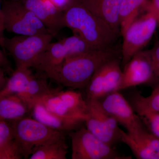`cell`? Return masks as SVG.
Wrapping results in <instances>:
<instances>
[{
  "label": "cell",
  "instance_id": "cell-1",
  "mask_svg": "<svg viewBox=\"0 0 159 159\" xmlns=\"http://www.w3.org/2000/svg\"><path fill=\"white\" fill-rule=\"evenodd\" d=\"M117 57L122 58L121 51L114 45L95 49L66 58L48 77L72 89H85L94 73L101 66Z\"/></svg>",
  "mask_w": 159,
  "mask_h": 159
},
{
  "label": "cell",
  "instance_id": "cell-2",
  "mask_svg": "<svg viewBox=\"0 0 159 159\" xmlns=\"http://www.w3.org/2000/svg\"><path fill=\"white\" fill-rule=\"evenodd\" d=\"M65 27L77 33L96 49L114 45L117 35L102 20L76 0L64 11Z\"/></svg>",
  "mask_w": 159,
  "mask_h": 159
},
{
  "label": "cell",
  "instance_id": "cell-3",
  "mask_svg": "<svg viewBox=\"0 0 159 159\" xmlns=\"http://www.w3.org/2000/svg\"><path fill=\"white\" fill-rule=\"evenodd\" d=\"M14 140L24 157H29L39 146L63 138L64 132L54 130L36 119L26 117L11 122Z\"/></svg>",
  "mask_w": 159,
  "mask_h": 159
},
{
  "label": "cell",
  "instance_id": "cell-4",
  "mask_svg": "<svg viewBox=\"0 0 159 159\" xmlns=\"http://www.w3.org/2000/svg\"><path fill=\"white\" fill-rule=\"evenodd\" d=\"M149 4L145 12L139 15L122 36L121 62L123 67L134 55L148 44L156 30L158 24L157 16Z\"/></svg>",
  "mask_w": 159,
  "mask_h": 159
},
{
  "label": "cell",
  "instance_id": "cell-5",
  "mask_svg": "<svg viewBox=\"0 0 159 159\" xmlns=\"http://www.w3.org/2000/svg\"><path fill=\"white\" fill-rule=\"evenodd\" d=\"M55 36L51 33H44L17 35L11 38L6 37L3 50L9 52L14 59L16 66L31 68Z\"/></svg>",
  "mask_w": 159,
  "mask_h": 159
},
{
  "label": "cell",
  "instance_id": "cell-6",
  "mask_svg": "<svg viewBox=\"0 0 159 159\" xmlns=\"http://www.w3.org/2000/svg\"><path fill=\"white\" fill-rule=\"evenodd\" d=\"M2 11L5 31L17 35L51 33L20 1H3Z\"/></svg>",
  "mask_w": 159,
  "mask_h": 159
},
{
  "label": "cell",
  "instance_id": "cell-7",
  "mask_svg": "<svg viewBox=\"0 0 159 159\" xmlns=\"http://www.w3.org/2000/svg\"><path fill=\"white\" fill-rule=\"evenodd\" d=\"M72 159H131L95 136L84 126L71 131Z\"/></svg>",
  "mask_w": 159,
  "mask_h": 159
},
{
  "label": "cell",
  "instance_id": "cell-8",
  "mask_svg": "<svg viewBox=\"0 0 159 159\" xmlns=\"http://www.w3.org/2000/svg\"><path fill=\"white\" fill-rule=\"evenodd\" d=\"M86 127L95 136L112 147L121 141L119 123L104 109L98 100H86Z\"/></svg>",
  "mask_w": 159,
  "mask_h": 159
},
{
  "label": "cell",
  "instance_id": "cell-9",
  "mask_svg": "<svg viewBox=\"0 0 159 159\" xmlns=\"http://www.w3.org/2000/svg\"><path fill=\"white\" fill-rule=\"evenodd\" d=\"M37 103L49 111L61 116L85 120L87 102L79 92L74 90H53Z\"/></svg>",
  "mask_w": 159,
  "mask_h": 159
},
{
  "label": "cell",
  "instance_id": "cell-10",
  "mask_svg": "<svg viewBox=\"0 0 159 159\" xmlns=\"http://www.w3.org/2000/svg\"><path fill=\"white\" fill-rule=\"evenodd\" d=\"M121 57L108 61L94 73L85 88L86 100H98L115 91H119L122 81Z\"/></svg>",
  "mask_w": 159,
  "mask_h": 159
},
{
  "label": "cell",
  "instance_id": "cell-11",
  "mask_svg": "<svg viewBox=\"0 0 159 159\" xmlns=\"http://www.w3.org/2000/svg\"><path fill=\"white\" fill-rule=\"evenodd\" d=\"M98 101L102 108L124 126L129 134H134L146 128L130 102L119 91L111 93Z\"/></svg>",
  "mask_w": 159,
  "mask_h": 159
},
{
  "label": "cell",
  "instance_id": "cell-12",
  "mask_svg": "<svg viewBox=\"0 0 159 159\" xmlns=\"http://www.w3.org/2000/svg\"><path fill=\"white\" fill-rule=\"evenodd\" d=\"M154 80V74L149 50H142L134 55L123 67L119 91L142 84L152 87Z\"/></svg>",
  "mask_w": 159,
  "mask_h": 159
},
{
  "label": "cell",
  "instance_id": "cell-13",
  "mask_svg": "<svg viewBox=\"0 0 159 159\" xmlns=\"http://www.w3.org/2000/svg\"><path fill=\"white\" fill-rule=\"evenodd\" d=\"M121 141L138 159H159V139L147 128L134 134L121 131Z\"/></svg>",
  "mask_w": 159,
  "mask_h": 159
},
{
  "label": "cell",
  "instance_id": "cell-14",
  "mask_svg": "<svg viewBox=\"0 0 159 159\" xmlns=\"http://www.w3.org/2000/svg\"><path fill=\"white\" fill-rule=\"evenodd\" d=\"M52 34L56 35L65 28L64 11L57 9L48 0H21Z\"/></svg>",
  "mask_w": 159,
  "mask_h": 159
},
{
  "label": "cell",
  "instance_id": "cell-15",
  "mask_svg": "<svg viewBox=\"0 0 159 159\" xmlns=\"http://www.w3.org/2000/svg\"><path fill=\"white\" fill-rule=\"evenodd\" d=\"M93 14L102 20L120 35L119 11L122 0H78Z\"/></svg>",
  "mask_w": 159,
  "mask_h": 159
},
{
  "label": "cell",
  "instance_id": "cell-16",
  "mask_svg": "<svg viewBox=\"0 0 159 159\" xmlns=\"http://www.w3.org/2000/svg\"><path fill=\"white\" fill-rule=\"evenodd\" d=\"M31 113L34 119L54 130L64 133L75 130L84 122L82 119L67 118L53 113L40 103L33 106Z\"/></svg>",
  "mask_w": 159,
  "mask_h": 159
},
{
  "label": "cell",
  "instance_id": "cell-17",
  "mask_svg": "<svg viewBox=\"0 0 159 159\" xmlns=\"http://www.w3.org/2000/svg\"><path fill=\"white\" fill-rule=\"evenodd\" d=\"M66 56L65 48L61 40L51 43L38 58L32 68L48 77L62 63Z\"/></svg>",
  "mask_w": 159,
  "mask_h": 159
},
{
  "label": "cell",
  "instance_id": "cell-18",
  "mask_svg": "<svg viewBox=\"0 0 159 159\" xmlns=\"http://www.w3.org/2000/svg\"><path fill=\"white\" fill-rule=\"evenodd\" d=\"M32 111L19 95H9L0 98V120L13 122L27 117Z\"/></svg>",
  "mask_w": 159,
  "mask_h": 159
},
{
  "label": "cell",
  "instance_id": "cell-19",
  "mask_svg": "<svg viewBox=\"0 0 159 159\" xmlns=\"http://www.w3.org/2000/svg\"><path fill=\"white\" fill-rule=\"evenodd\" d=\"M37 75L33 74L25 90L19 96L32 110L33 106L42 98L50 93L53 89L49 86L48 77L43 73L38 72Z\"/></svg>",
  "mask_w": 159,
  "mask_h": 159
},
{
  "label": "cell",
  "instance_id": "cell-20",
  "mask_svg": "<svg viewBox=\"0 0 159 159\" xmlns=\"http://www.w3.org/2000/svg\"><path fill=\"white\" fill-rule=\"evenodd\" d=\"M150 0H122L119 11L120 35L122 36L130 24L146 10Z\"/></svg>",
  "mask_w": 159,
  "mask_h": 159
},
{
  "label": "cell",
  "instance_id": "cell-21",
  "mask_svg": "<svg viewBox=\"0 0 159 159\" xmlns=\"http://www.w3.org/2000/svg\"><path fill=\"white\" fill-rule=\"evenodd\" d=\"M33 74L30 68L16 67L5 85L0 90V98L13 94L20 95L25 89Z\"/></svg>",
  "mask_w": 159,
  "mask_h": 159
},
{
  "label": "cell",
  "instance_id": "cell-22",
  "mask_svg": "<svg viewBox=\"0 0 159 159\" xmlns=\"http://www.w3.org/2000/svg\"><path fill=\"white\" fill-rule=\"evenodd\" d=\"M65 137L55 139L34 148L30 159H66L68 153Z\"/></svg>",
  "mask_w": 159,
  "mask_h": 159
},
{
  "label": "cell",
  "instance_id": "cell-23",
  "mask_svg": "<svg viewBox=\"0 0 159 159\" xmlns=\"http://www.w3.org/2000/svg\"><path fill=\"white\" fill-rule=\"evenodd\" d=\"M129 102L137 114L159 113V84L152 88V92L148 97L138 92L133 93Z\"/></svg>",
  "mask_w": 159,
  "mask_h": 159
},
{
  "label": "cell",
  "instance_id": "cell-24",
  "mask_svg": "<svg viewBox=\"0 0 159 159\" xmlns=\"http://www.w3.org/2000/svg\"><path fill=\"white\" fill-rule=\"evenodd\" d=\"M74 33L72 36L61 40L66 52V58L85 54L96 49L79 34L75 32Z\"/></svg>",
  "mask_w": 159,
  "mask_h": 159
},
{
  "label": "cell",
  "instance_id": "cell-25",
  "mask_svg": "<svg viewBox=\"0 0 159 159\" xmlns=\"http://www.w3.org/2000/svg\"><path fill=\"white\" fill-rule=\"evenodd\" d=\"M137 114L148 130L159 139V113L146 112Z\"/></svg>",
  "mask_w": 159,
  "mask_h": 159
},
{
  "label": "cell",
  "instance_id": "cell-26",
  "mask_svg": "<svg viewBox=\"0 0 159 159\" xmlns=\"http://www.w3.org/2000/svg\"><path fill=\"white\" fill-rule=\"evenodd\" d=\"M23 157L20 147L14 140L0 148V159H20Z\"/></svg>",
  "mask_w": 159,
  "mask_h": 159
},
{
  "label": "cell",
  "instance_id": "cell-27",
  "mask_svg": "<svg viewBox=\"0 0 159 159\" xmlns=\"http://www.w3.org/2000/svg\"><path fill=\"white\" fill-rule=\"evenodd\" d=\"M13 140L11 122L0 120V148L8 145Z\"/></svg>",
  "mask_w": 159,
  "mask_h": 159
},
{
  "label": "cell",
  "instance_id": "cell-28",
  "mask_svg": "<svg viewBox=\"0 0 159 159\" xmlns=\"http://www.w3.org/2000/svg\"><path fill=\"white\" fill-rule=\"evenodd\" d=\"M149 52L154 74V80L152 86L153 88L159 84V42L149 50Z\"/></svg>",
  "mask_w": 159,
  "mask_h": 159
},
{
  "label": "cell",
  "instance_id": "cell-29",
  "mask_svg": "<svg viewBox=\"0 0 159 159\" xmlns=\"http://www.w3.org/2000/svg\"><path fill=\"white\" fill-rule=\"evenodd\" d=\"M0 67L6 72V74L11 75L14 70L12 68L11 63L6 56L5 51L0 48Z\"/></svg>",
  "mask_w": 159,
  "mask_h": 159
},
{
  "label": "cell",
  "instance_id": "cell-30",
  "mask_svg": "<svg viewBox=\"0 0 159 159\" xmlns=\"http://www.w3.org/2000/svg\"><path fill=\"white\" fill-rule=\"evenodd\" d=\"M63 11H65L76 0H48Z\"/></svg>",
  "mask_w": 159,
  "mask_h": 159
},
{
  "label": "cell",
  "instance_id": "cell-31",
  "mask_svg": "<svg viewBox=\"0 0 159 159\" xmlns=\"http://www.w3.org/2000/svg\"><path fill=\"white\" fill-rule=\"evenodd\" d=\"M2 6V2L0 0V47L3 49V43L6 36L4 35V31L5 30L3 25Z\"/></svg>",
  "mask_w": 159,
  "mask_h": 159
},
{
  "label": "cell",
  "instance_id": "cell-32",
  "mask_svg": "<svg viewBox=\"0 0 159 159\" xmlns=\"http://www.w3.org/2000/svg\"><path fill=\"white\" fill-rule=\"evenodd\" d=\"M149 6L156 13L157 16L158 20H159V0H150Z\"/></svg>",
  "mask_w": 159,
  "mask_h": 159
},
{
  "label": "cell",
  "instance_id": "cell-33",
  "mask_svg": "<svg viewBox=\"0 0 159 159\" xmlns=\"http://www.w3.org/2000/svg\"><path fill=\"white\" fill-rule=\"evenodd\" d=\"M6 73L4 70L0 67V90L5 85L8 78L6 76Z\"/></svg>",
  "mask_w": 159,
  "mask_h": 159
},
{
  "label": "cell",
  "instance_id": "cell-34",
  "mask_svg": "<svg viewBox=\"0 0 159 159\" xmlns=\"http://www.w3.org/2000/svg\"><path fill=\"white\" fill-rule=\"evenodd\" d=\"M3 1H21V0H3Z\"/></svg>",
  "mask_w": 159,
  "mask_h": 159
},
{
  "label": "cell",
  "instance_id": "cell-35",
  "mask_svg": "<svg viewBox=\"0 0 159 159\" xmlns=\"http://www.w3.org/2000/svg\"><path fill=\"white\" fill-rule=\"evenodd\" d=\"M158 24H159V20H158Z\"/></svg>",
  "mask_w": 159,
  "mask_h": 159
}]
</instances>
